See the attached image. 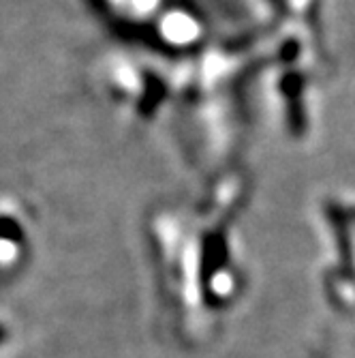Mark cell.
I'll return each mask as SVG.
<instances>
[{
    "label": "cell",
    "mask_w": 355,
    "mask_h": 358,
    "mask_svg": "<svg viewBox=\"0 0 355 358\" xmlns=\"http://www.w3.org/2000/svg\"><path fill=\"white\" fill-rule=\"evenodd\" d=\"M0 236L3 238H17L20 236V230L13 221H0Z\"/></svg>",
    "instance_id": "cell-1"
}]
</instances>
